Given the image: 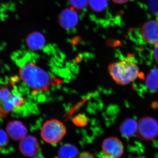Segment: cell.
<instances>
[{
    "label": "cell",
    "instance_id": "cell-19",
    "mask_svg": "<svg viewBox=\"0 0 158 158\" xmlns=\"http://www.w3.org/2000/svg\"><path fill=\"white\" fill-rule=\"evenodd\" d=\"M8 136L2 130H0V148L4 147L8 143Z\"/></svg>",
    "mask_w": 158,
    "mask_h": 158
},
{
    "label": "cell",
    "instance_id": "cell-20",
    "mask_svg": "<svg viewBox=\"0 0 158 158\" xmlns=\"http://www.w3.org/2000/svg\"><path fill=\"white\" fill-rule=\"evenodd\" d=\"M77 158H95V157L91 153L88 152H85L79 154Z\"/></svg>",
    "mask_w": 158,
    "mask_h": 158
},
{
    "label": "cell",
    "instance_id": "cell-3",
    "mask_svg": "<svg viewBox=\"0 0 158 158\" xmlns=\"http://www.w3.org/2000/svg\"><path fill=\"white\" fill-rule=\"evenodd\" d=\"M66 128L62 122L52 119L45 121L40 130V136L48 144L54 145L59 143L66 135Z\"/></svg>",
    "mask_w": 158,
    "mask_h": 158
},
{
    "label": "cell",
    "instance_id": "cell-10",
    "mask_svg": "<svg viewBox=\"0 0 158 158\" xmlns=\"http://www.w3.org/2000/svg\"><path fill=\"white\" fill-rule=\"evenodd\" d=\"M7 132L13 140L20 141L27 135V129L22 123L14 121L9 123L7 127Z\"/></svg>",
    "mask_w": 158,
    "mask_h": 158
},
{
    "label": "cell",
    "instance_id": "cell-1",
    "mask_svg": "<svg viewBox=\"0 0 158 158\" xmlns=\"http://www.w3.org/2000/svg\"><path fill=\"white\" fill-rule=\"evenodd\" d=\"M19 74L23 81L35 91L48 90L54 81L45 71L33 63L23 65L19 69Z\"/></svg>",
    "mask_w": 158,
    "mask_h": 158
},
{
    "label": "cell",
    "instance_id": "cell-21",
    "mask_svg": "<svg viewBox=\"0 0 158 158\" xmlns=\"http://www.w3.org/2000/svg\"><path fill=\"white\" fill-rule=\"evenodd\" d=\"M153 56L156 62L158 65V43L156 44L154 48Z\"/></svg>",
    "mask_w": 158,
    "mask_h": 158
},
{
    "label": "cell",
    "instance_id": "cell-11",
    "mask_svg": "<svg viewBox=\"0 0 158 158\" xmlns=\"http://www.w3.org/2000/svg\"><path fill=\"white\" fill-rule=\"evenodd\" d=\"M45 37L41 33L34 32L29 34L27 38V44L29 48L32 50L41 49L45 45Z\"/></svg>",
    "mask_w": 158,
    "mask_h": 158
},
{
    "label": "cell",
    "instance_id": "cell-9",
    "mask_svg": "<svg viewBox=\"0 0 158 158\" xmlns=\"http://www.w3.org/2000/svg\"><path fill=\"white\" fill-rule=\"evenodd\" d=\"M58 19L59 24L63 28L70 30L74 28L77 24L79 17L75 9L71 7L61 11Z\"/></svg>",
    "mask_w": 158,
    "mask_h": 158
},
{
    "label": "cell",
    "instance_id": "cell-7",
    "mask_svg": "<svg viewBox=\"0 0 158 158\" xmlns=\"http://www.w3.org/2000/svg\"><path fill=\"white\" fill-rule=\"evenodd\" d=\"M19 149L24 156L33 157L38 154L40 146L37 138L32 135H27L20 140Z\"/></svg>",
    "mask_w": 158,
    "mask_h": 158
},
{
    "label": "cell",
    "instance_id": "cell-12",
    "mask_svg": "<svg viewBox=\"0 0 158 158\" xmlns=\"http://www.w3.org/2000/svg\"><path fill=\"white\" fill-rule=\"evenodd\" d=\"M138 123L132 118L125 119L121 123L119 131L123 136L130 138L137 133Z\"/></svg>",
    "mask_w": 158,
    "mask_h": 158
},
{
    "label": "cell",
    "instance_id": "cell-23",
    "mask_svg": "<svg viewBox=\"0 0 158 158\" xmlns=\"http://www.w3.org/2000/svg\"><path fill=\"white\" fill-rule=\"evenodd\" d=\"M32 158H41L40 157L38 156H35L33 157H32Z\"/></svg>",
    "mask_w": 158,
    "mask_h": 158
},
{
    "label": "cell",
    "instance_id": "cell-13",
    "mask_svg": "<svg viewBox=\"0 0 158 158\" xmlns=\"http://www.w3.org/2000/svg\"><path fill=\"white\" fill-rule=\"evenodd\" d=\"M79 155L77 147L70 144H63L59 148L58 153L59 158H77Z\"/></svg>",
    "mask_w": 158,
    "mask_h": 158
},
{
    "label": "cell",
    "instance_id": "cell-5",
    "mask_svg": "<svg viewBox=\"0 0 158 158\" xmlns=\"http://www.w3.org/2000/svg\"><path fill=\"white\" fill-rule=\"evenodd\" d=\"M15 94L7 85H0V117H5L16 109Z\"/></svg>",
    "mask_w": 158,
    "mask_h": 158
},
{
    "label": "cell",
    "instance_id": "cell-22",
    "mask_svg": "<svg viewBox=\"0 0 158 158\" xmlns=\"http://www.w3.org/2000/svg\"><path fill=\"white\" fill-rule=\"evenodd\" d=\"M113 1L116 4H122L127 2L129 0H113Z\"/></svg>",
    "mask_w": 158,
    "mask_h": 158
},
{
    "label": "cell",
    "instance_id": "cell-15",
    "mask_svg": "<svg viewBox=\"0 0 158 158\" xmlns=\"http://www.w3.org/2000/svg\"><path fill=\"white\" fill-rule=\"evenodd\" d=\"M108 5V0H89V5L94 11L100 12L104 10Z\"/></svg>",
    "mask_w": 158,
    "mask_h": 158
},
{
    "label": "cell",
    "instance_id": "cell-17",
    "mask_svg": "<svg viewBox=\"0 0 158 158\" xmlns=\"http://www.w3.org/2000/svg\"><path fill=\"white\" fill-rule=\"evenodd\" d=\"M72 8L75 9H85L89 4V0H69Z\"/></svg>",
    "mask_w": 158,
    "mask_h": 158
},
{
    "label": "cell",
    "instance_id": "cell-6",
    "mask_svg": "<svg viewBox=\"0 0 158 158\" xmlns=\"http://www.w3.org/2000/svg\"><path fill=\"white\" fill-rule=\"evenodd\" d=\"M102 151L105 156L108 158H118L124 151V147L121 141L116 137L106 138L102 144Z\"/></svg>",
    "mask_w": 158,
    "mask_h": 158
},
{
    "label": "cell",
    "instance_id": "cell-2",
    "mask_svg": "<svg viewBox=\"0 0 158 158\" xmlns=\"http://www.w3.org/2000/svg\"><path fill=\"white\" fill-rule=\"evenodd\" d=\"M110 76L116 84L127 85L135 81L139 74L136 63L130 60H120L111 63L108 67Z\"/></svg>",
    "mask_w": 158,
    "mask_h": 158
},
{
    "label": "cell",
    "instance_id": "cell-14",
    "mask_svg": "<svg viewBox=\"0 0 158 158\" xmlns=\"http://www.w3.org/2000/svg\"><path fill=\"white\" fill-rule=\"evenodd\" d=\"M146 85L150 91L155 92L158 90V68L151 71L148 75Z\"/></svg>",
    "mask_w": 158,
    "mask_h": 158
},
{
    "label": "cell",
    "instance_id": "cell-18",
    "mask_svg": "<svg viewBox=\"0 0 158 158\" xmlns=\"http://www.w3.org/2000/svg\"><path fill=\"white\" fill-rule=\"evenodd\" d=\"M148 6L152 13L158 16V0H148Z\"/></svg>",
    "mask_w": 158,
    "mask_h": 158
},
{
    "label": "cell",
    "instance_id": "cell-16",
    "mask_svg": "<svg viewBox=\"0 0 158 158\" xmlns=\"http://www.w3.org/2000/svg\"><path fill=\"white\" fill-rule=\"evenodd\" d=\"M73 122L77 127H84L88 124V118L84 114H79L74 117Z\"/></svg>",
    "mask_w": 158,
    "mask_h": 158
},
{
    "label": "cell",
    "instance_id": "cell-8",
    "mask_svg": "<svg viewBox=\"0 0 158 158\" xmlns=\"http://www.w3.org/2000/svg\"><path fill=\"white\" fill-rule=\"evenodd\" d=\"M141 34L145 42L156 45L158 43V22L152 20L145 23L141 28Z\"/></svg>",
    "mask_w": 158,
    "mask_h": 158
},
{
    "label": "cell",
    "instance_id": "cell-4",
    "mask_svg": "<svg viewBox=\"0 0 158 158\" xmlns=\"http://www.w3.org/2000/svg\"><path fill=\"white\" fill-rule=\"evenodd\" d=\"M137 135L144 141H152L158 136V121L150 116H144L138 122Z\"/></svg>",
    "mask_w": 158,
    "mask_h": 158
}]
</instances>
